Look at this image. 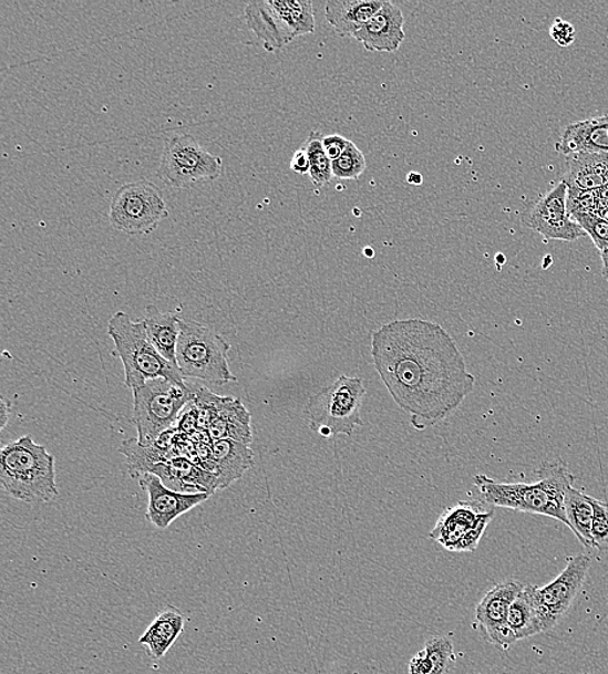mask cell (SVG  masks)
Masks as SVG:
<instances>
[{
    "instance_id": "obj_1",
    "label": "cell",
    "mask_w": 608,
    "mask_h": 674,
    "mask_svg": "<svg viewBox=\"0 0 608 674\" xmlns=\"http://www.w3.org/2000/svg\"><path fill=\"white\" fill-rule=\"evenodd\" d=\"M371 355L380 379L418 431L435 426L475 387L465 359L440 324L401 320L372 333Z\"/></svg>"
},
{
    "instance_id": "obj_2",
    "label": "cell",
    "mask_w": 608,
    "mask_h": 674,
    "mask_svg": "<svg viewBox=\"0 0 608 674\" xmlns=\"http://www.w3.org/2000/svg\"><path fill=\"white\" fill-rule=\"evenodd\" d=\"M536 475L534 483H498L488 476L476 475L474 486L484 501L493 507L544 515L568 527L565 497L574 487L575 476L561 459L545 462Z\"/></svg>"
},
{
    "instance_id": "obj_3",
    "label": "cell",
    "mask_w": 608,
    "mask_h": 674,
    "mask_svg": "<svg viewBox=\"0 0 608 674\" xmlns=\"http://www.w3.org/2000/svg\"><path fill=\"white\" fill-rule=\"evenodd\" d=\"M0 483L19 501L33 505L55 501L59 497L55 457L32 436H21L0 452Z\"/></svg>"
},
{
    "instance_id": "obj_4",
    "label": "cell",
    "mask_w": 608,
    "mask_h": 674,
    "mask_svg": "<svg viewBox=\"0 0 608 674\" xmlns=\"http://www.w3.org/2000/svg\"><path fill=\"white\" fill-rule=\"evenodd\" d=\"M109 335L115 343V354L123 361L128 388H140L151 379L158 377L186 385L179 367L172 365L152 345L143 321L134 322L124 312H117L109 322Z\"/></svg>"
},
{
    "instance_id": "obj_5",
    "label": "cell",
    "mask_w": 608,
    "mask_h": 674,
    "mask_svg": "<svg viewBox=\"0 0 608 674\" xmlns=\"http://www.w3.org/2000/svg\"><path fill=\"white\" fill-rule=\"evenodd\" d=\"M196 392L188 385H179L168 379H151L142 387L133 390V422L141 446L155 444L159 436L173 428L182 412L194 403Z\"/></svg>"
},
{
    "instance_id": "obj_6",
    "label": "cell",
    "mask_w": 608,
    "mask_h": 674,
    "mask_svg": "<svg viewBox=\"0 0 608 674\" xmlns=\"http://www.w3.org/2000/svg\"><path fill=\"white\" fill-rule=\"evenodd\" d=\"M230 350L231 345L219 333L193 320L181 321L177 365L184 377L216 385L237 383L227 360Z\"/></svg>"
},
{
    "instance_id": "obj_7",
    "label": "cell",
    "mask_w": 608,
    "mask_h": 674,
    "mask_svg": "<svg viewBox=\"0 0 608 674\" xmlns=\"http://www.w3.org/2000/svg\"><path fill=\"white\" fill-rule=\"evenodd\" d=\"M367 395L360 377L341 375L309 400L306 415L311 429L331 438L338 435L352 436L357 426H363L361 406Z\"/></svg>"
},
{
    "instance_id": "obj_8",
    "label": "cell",
    "mask_w": 608,
    "mask_h": 674,
    "mask_svg": "<svg viewBox=\"0 0 608 674\" xmlns=\"http://www.w3.org/2000/svg\"><path fill=\"white\" fill-rule=\"evenodd\" d=\"M224 162L192 134H173L164 143L157 176L173 188L188 189L223 176Z\"/></svg>"
},
{
    "instance_id": "obj_9",
    "label": "cell",
    "mask_w": 608,
    "mask_h": 674,
    "mask_svg": "<svg viewBox=\"0 0 608 674\" xmlns=\"http://www.w3.org/2000/svg\"><path fill=\"white\" fill-rule=\"evenodd\" d=\"M169 217L162 189L142 179L120 187L113 195L110 222L113 229L126 235H148Z\"/></svg>"
},
{
    "instance_id": "obj_10",
    "label": "cell",
    "mask_w": 608,
    "mask_h": 674,
    "mask_svg": "<svg viewBox=\"0 0 608 674\" xmlns=\"http://www.w3.org/2000/svg\"><path fill=\"white\" fill-rule=\"evenodd\" d=\"M493 518L482 502L461 501L441 514L429 537L450 551H475Z\"/></svg>"
},
{
    "instance_id": "obj_11",
    "label": "cell",
    "mask_w": 608,
    "mask_h": 674,
    "mask_svg": "<svg viewBox=\"0 0 608 674\" xmlns=\"http://www.w3.org/2000/svg\"><path fill=\"white\" fill-rule=\"evenodd\" d=\"M590 564L588 556L569 558L565 570L550 584L543 588L532 585V595L544 633L552 631L565 618L575 598L581 592Z\"/></svg>"
},
{
    "instance_id": "obj_12",
    "label": "cell",
    "mask_w": 608,
    "mask_h": 674,
    "mask_svg": "<svg viewBox=\"0 0 608 674\" xmlns=\"http://www.w3.org/2000/svg\"><path fill=\"white\" fill-rule=\"evenodd\" d=\"M567 189L564 182L530 203L522 214V222L545 239L576 241L588 237L574 221L567 209Z\"/></svg>"
},
{
    "instance_id": "obj_13",
    "label": "cell",
    "mask_w": 608,
    "mask_h": 674,
    "mask_svg": "<svg viewBox=\"0 0 608 674\" xmlns=\"http://www.w3.org/2000/svg\"><path fill=\"white\" fill-rule=\"evenodd\" d=\"M524 587L518 580L501 581L476 605L475 625L483 639L498 650L507 651L518 642L507 626V615Z\"/></svg>"
},
{
    "instance_id": "obj_14",
    "label": "cell",
    "mask_w": 608,
    "mask_h": 674,
    "mask_svg": "<svg viewBox=\"0 0 608 674\" xmlns=\"http://www.w3.org/2000/svg\"><path fill=\"white\" fill-rule=\"evenodd\" d=\"M143 490L148 494L147 520L158 529L169 528L194 507L208 501L209 494H179L166 487L162 479L154 474H144L140 477Z\"/></svg>"
},
{
    "instance_id": "obj_15",
    "label": "cell",
    "mask_w": 608,
    "mask_h": 674,
    "mask_svg": "<svg viewBox=\"0 0 608 674\" xmlns=\"http://www.w3.org/2000/svg\"><path fill=\"white\" fill-rule=\"evenodd\" d=\"M247 25L268 52L282 50L296 40V34L272 0H257L246 6Z\"/></svg>"
},
{
    "instance_id": "obj_16",
    "label": "cell",
    "mask_w": 608,
    "mask_h": 674,
    "mask_svg": "<svg viewBox=\"0 0 608 674\" xmlns=\"http://www.w3.org/2000/svg\"><path fill=\"white\" fill-rule=\"evenodd\" d=\"M405 18L398 6L385 2L353 38L370 52H396L405 40Z\"/></svg>"
},
{
    "instance_id": "obj_17",
    "label": "cell",
    "mask_w": 608,
    "mask_h": 674,
    "mask_svg": "<svg viewBox=\"0 0 608 674\" xmlns=\"http://www.w3.org/2000/svg\"><path fill=\"white\" fill-rule=\"evenodd\" d=\"M163 480L166 487L179 494H209L215 495L218 489V479L184 457L172 458L157 464L150 469Z\"/></svg>"
},
{
    "instance_id": "obj_18",
    "label": "cell",
    "mask_w": 608,
    "mask_h": 674,
    "mask_svg": "<svg viewBox=\"0 0 608 674\" xmlns=\"http://www.w3.org/2000/svg\"><path fill=\"white\" fill-rule=\"evenodd\" d=\"M556 151L564 156L580 153L608 154V113L567 125L556 143Z\"/></svg>"
},
{
    "instance_id": "obj_19",
    "label": "cell",
    "mask_w": 608,
    "mask_h": 674,
    "mask_svg": "<svg viewBox=\"0 0 608 674\" xmlns=\"http://www.w3.org/2000/svg\"><path fill=\"white\" fill-rule=\"evenodd\" d=\"M383 4L384 0H329L326 19L340 37H354Z\"/></svg>"
},
{
    "instance_id": "obj_20",
    "label": "cell",
    "mask_w": 608,
    "mask_h": 674,
    "mask_svg": "<svg viewBox=\"0 0 608 674\" xmlns=\"http://www.w3.org/2000/svg\"><path fill=\"white\" fill-rule=\"evenodd\" d=\"M212 457L219 490L233 486L255 465L253 449L234 440L213 442Z\"/></svg>"
},
{
    "instance_id": "obj_21",
    "label": "cell",
    "mask_w": 608,
    "mask_h": 674,
    "mask_svg": "<svg viewBox=\"0 0 608 674\" xmlns=\"http://www.w3.org/2000/svg\"><path fill=\"white\" fill-rule=\"evenodd\" d=\"M250 414L241 401L225 397L216 418L208 428L212 442L234 440L245 445L253 444L254 432Z\"/></svg>"
},
{
    "instance_id": "obj_22",
    "label": "cell",
    "mask_w": 608,
    "mask_h": 674,
    "mask_svg": "<svg viewBox=\"0 0 608 674\" xmlns=\"http://www.w3.org/2000/svg\"><path fill=\"white\" fill-rule=\"evenodd\" d=\"M561 182L567 187L591 193L608 186V154L580 153L567 156Z\"/></svg>"
},
{
    "instance_id": "obj_23",
    "label": "cell",
    "mask_w": 608,
    "mask_h": 674,
    "mask_svg": "<svg viewBox=\"0 0 608 674\" xmlns=\"http://www.w3.org/2000/svg\"><path fill=\"white\" fill-rule=\"evenodd\" d=\"M185 625L186 616L184 613L169 605V608L159 611L148 630L143 633L140 643L148 649L150 656L154 661H159L168 654L174 642L184 633Z\"/></svg>"
},
{
    "instance_id": "obj_24",
    "label": "cell",
    "mask_w": 608,
    "mask_h": 674,
    "mask_svg": "<svg viewBox=\"0 0 608 674\" xmlns=\"http://www.w3.org/2000/svg\"><path fill=\"white\" fill-rule=\"evenodd\" d=\"M181 318L177 313L162 312L155 305L146 308L144 325L147 335L159 354L172 365L177 366V344L181 333Z\"/></svg>"
},
{
    "instance_id": "obj_25",
    "label": "cell",
    "mask_w": 608,
    "mask_h": 674,
    "mask_svg": "<svg viewBox=\"0 0 608 674\" xmlns=\"http://www.w3.org/2000/svg\"><path fill=\"white\" fill-rule=\"evenodd\" d=\"M565 511L568 520V528L577 537L583 547L595 549L591 536L592 505L590 496L574 487L567 490L565 497Z\"/></svg>"
},
{
    "instance_id": "obj_26",
    "label": "cell",
    "mask_w": 608,
    "mask_h": 674,
    "mask_svg": "<svg viewBox=\"0 0 608 674\" xmlns=\"http://www.w3.org/2000/svg\"><path fill=\"white\" fill-rule=\"evenodd\" d=\"M507 626L511 628L516 641L544 633L534 595H532V585L524 587L519 595L515 598L511 610H508Z\"/></svg>"
},
{
    "instance_id": "obj_27",
    "label": "cell",
    "mask_w": 608,
    "mask_h": 674,
    "mask_svg": "<svg viewBox=\"0 0 608 674\" xmlns=\"http://www.w3.org/2000/svg\"><path fill=\"white\" fill-rule=\"evenodd\" d=\"M296 37L316 32L315 4L311 0H274Z\"/></svg>"
},
{
    "instance_id": "obj_28",
    "label": "cell",
    "mask_w": 608,
    "mask_h": 674,
    "mask_svg": "<svg viewBox=\"0 0 608 674\" xmlns=\"http://www.w3.org/2000/svg\"><path fill=\"white\" fill-rule=\"evenodd\" d=\"M323 136L324 135L319 132H311L307 142L302 144V146L307 148L309 155V177L311 184L318 188L329 185L330 180L333 178L332 162L330 160V157L326 155L323 148Z\"/></svg>"
},
{
    "instance_id": "obj_29",
    "label": "cell",
    "mask_w": 608,
    "mask_h": 674,
    "mask_svg": "<svg viewBox=\"0 0 608 674\" xmlns=\"http://www.w3.org/2000/svg\"><path fill=\"white\" fill-rule=\"evenodd\" d=\"M425 653L432 663L431 674H451L455 664L453 642L445 635H435L425 642Z\"/></svg>"
},
{
    "instance_id": "obj_30",
    "label": "cell",
    "mask_w": 608,
    "mask_h": 674,
    "mask_svg": "<svg viewBox=\"0 0 608 674\" xmlns=\"http://www.w3.org/2000/svg\"><path fill=\"white\" fill-rule=\"evenodd\" d=\"M367 170V157L353 142L349 144L344 154L332 162V174L338 179H359Z\"/></svg>"
},
{
    "instance_id": "obj_31",
    "label": "cell",
    "mask_w": 608,
    "mask_h": 674,
    "mask_svg": "<svg viewBox=\"0 0 608 674\" xmlns=\"http://www.w3.org/2000/svg\"><path fill=\"white\" fill-rule=\"evenodd\" d=\"M195 392L196 397L194 400L193 407L196 413L197 426H199L202 429L208 431L210 423L216 418L225 397H220L216 395V393H213L208 388L204 387H200Z\"/></svg>"
},
{
    "instance_id": "obj_32",
    "label": "cell",
    "mask_w": 608,
    "mask_h": 674,
    "mask_svg": "<svg viewBox=\"0 0 608 674\" xmlns=\"http://www.w3.org/2000/svg\"><path fill=\"white\" fill-rule=\"evenodd\" d=\"M592 505L591 536L595 549L608 551V502L590 497Z\"/></svg>"
},
{
    "instance_id": "obj_33",
    "label": "cell",
    "mask_w": 608,
    "mask_h": 674,
    "mask_svg": "<svg viewBox=\"0 0 608 674\" xmlns=\"http://www.w3.org/2000/svg\"><path fill=\"white\" fill-rule=\"evenodd\" d=\"M574 221L581 226V229L592 240L599 252L608 249V222L597 215H575Z\"/></svg>"
},
{
    "instance_id": "obj_34",
    "label": "cell",
    "mask_w": 608,
    "mask_h": 674,
    "mask_svg": "<svg viewBox=\"0 0 608 674\" xmlns=\"http://www.w3.org/2000/svg\"><path fill=\"white\" fill-rule=\"evenodd\" d=\"M567 209L571 217L575 215H597L598 199L596 193L568 187Z\"/></svg>"
},
{
    "instance_id": "obj_35",
    "label": "cell",
    "mask_w": 608,
    "mask_h": 674,
    "mask_svg": "<svg viewBox=\"0 0 608 674\" xmlns=\"http://www.w3.org/2000/svg\"><path fill=\"white\" fill-rule=\"evenodd\" d=\"M550 37L560 48H568L576 40V30L571 22L558 18L553 22Z\"/></svg>"
},
{
    "instance_id": "obj_36",
    "label": "cell",
    "mask_w": 608,
    "mask_h": 674,
    "mask_svg": "<svg viewBox=\"0 0 608 674\" xmlns=\"http://www.w3.org/2000/svg\"><path fill=\"white\" fill-rule=\"evenodd\" d=\"M349 144H351V141L339 134L323 136L324 153L330 157L331 162H336L337 158L343 155Z\"/></svg>"
},
{
    "instance_id": "obj_37",
    "label": "cell",
    "mask_w": 608,
    "mask_h": 674,
    "mask_svg": "<svg viewBox=\"0 0 608 674\" xmlns=\"http://www.w3.org/2000/svg\"><path fill=\"white\" fill-rule=\"evenodd\" d=\"M432 672V663L427 653L423 649L420 653H416L412 661L409 663V673L410 674H431Z\"/></svg>"
},
{
    "instance_id": "obj_38",
    "label": "cell",
    "mask_w": 608,
    "mask_h": 674,
    "mask_svg": "<svg viewBox=\"0 0 608 674\" xmlns=\"http://www.w3.org/2000/svg\"><path fill=\"white\" fill-rule=\"evenodd\" d=\"M291 170L298 174H309L310 160L306 147H300L291 158Z\"/></svg>"
},
{
    "instance_id": "obj_39",
    "label": "cell",
    "mask_w": 608,
    "mask_h": 674,
    "mask_svg": "<svg viewBox=\"0 0 608 674\" xmlns=\"http://www.w3.org/2000/svg\"><path fill=\"white\" fill-rule=\"evenodd\" d=\"M12 411V405L10 401H7L3 396L0 397V413H2V421H0V428L4 429L7 423L10 419V413Z\"/></svg>"
},
{
    "instance_id": "obj_40",
    "label": "cell",
    "mask_w": 608,
    "mask_h": 674,
    "mask_svg": "<svg viewBox=\"0 0 608 674\" xmlns=\"http://www.w3.org/2000/svg\"><path fill=\"white\" fill-rule=\"evenodd\" d=\"M596 195L598 199V209L608 207V186L598 189Z\"/></svg>"
},
{
    "instance_id": "obj_41",
    "label": "cell",
    "mask_w": 608,
    "mask_h": 674,
    "mask_svg": "<svg viewBox=\"0 0 608 674\" xmlns=\"http://www.w3.org/2000/svg\"><path fill=\"white\" fill-rule=\"evenodd\" d=\"M406 180H408V184L414 185V186H421L423 184L422 174L415 173V172L409 173Z\"/></svg>"
},
{
    "instance_id": "obj_42",
    "label": "cell",
    "mask_w": 608,
    "mask_h": 674,
    "mask_svg": "<svg viewBox=\"0 0 608 674\" xmlns=\"http://www.w3.org/2000/svg\"><path fill=\"white\" fill-rule=\"evenodd\" d=\"M600 257H602V276L608 283V249L606 251L600 252Z\"/></svg>"
},
{
    "instance_id": "obj_43",
    "label": "cell",
    "mask_w": 608,
    "mask_h": 674,
    "mask_svg": "<svg viewBox=\"0 0 608 674\" xmlns=\"http://www.w3.org/2000/svg\"><path fill=\"white\" fill-rule=\"evenodd\" d=\"M597 216H599L600 218H604L605 221L608 222V207L599 208L597 210Z\"/></svg>"
},
{
    "instance_id": "obj_44",
    "label": "cell",
    "mask_w": 608,
    "mask_h": 674,
    "mask_svg": "<svg viewBox=\"0 0 608 674\" xmlns=\"http://www.w3.org/2000/svg\"><path fill=\"white\" fill-rule=\"evenodd\" d=\"M583 674H591V673H583Z\"/></svg>"
}]
</instances>
